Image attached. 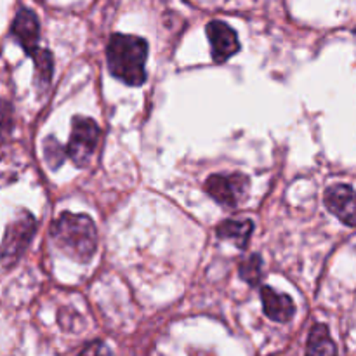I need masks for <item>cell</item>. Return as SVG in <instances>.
I'll list each match as a JSON object with an SVG mask.
<instances>
[{
	"mask_svg": "<svg viewBox=\"0 0 356 356\" xmlns=\"http://www.w3.org/2000/svg\"><path fill=\"white\" fill-rule=\"evenodd\" d=\"M51 238L76 263H89L97 250V229L89 216L63 212L51 225Z\"/></svg>",
	"mask_w": 356,
	"mask_h": 356,
	"instance_id": "obj_1",
	"label": "cell"
},
{
	"mask_svg": "<svg viewBox=\"0 0 356 356\" xmlns=\"http://www.w3.org/2000/svg\"><path fill=\"white\" fill-rule=\"evenodd\" d=\"M148 42L136 35H111L106 47L108 68L115 79L132 87L143 86L146 80Z\"/></svg>",
	"mask_w": 356,
	"mask_h": 356,
	"instance_id": "obj_2",
	"label": "cell"
},
{
	"mask_svg": "<svg viewBox=\"0 0 356 356\" xmlns=\"http://www.w3.org/2000/svg\"><path fill=\"white\" fill-rule=\"evenodd\" d=\"M99 136L101 131L92 118L80 117V115L73 117L72 136L66 146V153L76 167H83L90 162V156L97 148Z\"/></svg>",
	"mask_w": 356,
	"mask_h": 356,
	"instance_id": "obj_3",
	"label": "cell"
},
{
	"mask_svg": "<svg viewBox=\"0 0 356 356\" xmlns=\"http://www.w3.org/2000/svg\"><path fill=\"white\" fill-rule=\"evenodd\" d=\"M250 179L242 172L214 174L205 181L204 188L209 197L228 209H235L245 200L249 193Z\"/></svg>",
	"mask_w": 356,
	"mask_h": 356,
	"instance_id": "obj_4",
	"label": "cell"
},
{
	"mask_svg": "<svg viewBox=\"0 0 356 356\" xmlns=\"http://www.w3.org/2000/svg\"><path fill=\"white\" fill-rule=\"evenodd\" d=\"M35 229H37V225H35V219L30 212H23L19 218H16L7 226L2 249L3 270H9L19 259L21 254L30 245L31 238L35 235Z\"/></svg>",
	"mask_w": 356,
	"mask_h": 356,
	"instance_id": "obj_5",
	"label": "cell"
},
{
	"mask_svg": "<svg viewBox=\"0 0 356 356\" xmlns=\"http://www.w3.org/2000/svg\"><path fill=\"white\" fill-rule=\"evenodd\" d=\"M207 31L209 42L212 47V59L216 63L228 61L232 56H235L240 49L238 35L236 31L229 26L225 21H211L205 28Z\"/></svg>",
	"mask_w": 356,
	"mask_h": 356,
	"instance_id": "obj_6",
	"label": "cell"
},
{
	"mask_svg": "<svg viewBox=\"0 0 356 356\" xmlns=\"http://www.w3.org/2000/svg\"><path fill=\"white\" fill-rule=\"evenodd\" d=\"M323 202L343 225L356 226V191L348 184H334L323 195Z\"/></svg>",
	"mask_w": 356,
	"mask_h": 356,
	"instance_id": "obj_7",
	"label": "cell"
},
{
	"mask_svg": "<svg viewBox=\"0 0 356 356\" xmlns=\"http://www.w3.org/2000/svg\"><path fill=\"white\" fill-rule=\"evenodd\" d=\"M13 37L16 38L17 44L23 47V51L26 52L28 56L33 58L40 47H38V37H40V23H38L37 14L31 9H23L17 10L16 17H14L13 28Z\"/></svg>",
	"mask_w": 356,
	"mask_h": 356,
	"instance_id": "obj_8",
	"label": "cell"
},
{
	"mask_svg": "<svg viewBox=\"0 0 356 356\" xmlns=\"http://www.w3.org/2000/svg\"><path fill=\"white\" fill-rule=\"evenodd\" d=\"M261 299H263V312L270 320L278 323L291 322L296 315V305L287 294H278L271 287H261Z\"/></svg>",
	"mask_w": 356,
	"mask_h": 356,
	"instance_id": "obj_9",
	"label": "cell"
},
{
	"mask_svg": "<svg viewBox=\"0 0 356 356\" xmlns=\"http://www.w3.org/2000/svg\"><path fill=\"white\" fill-rule=\"evenodd\" d=\"M254 222L250 219H226L219 222L216 228V235L222 240H232L238 249H247L252 238Z\"/></svg>",
	"mask_w": 356,
	"mask_h": 356,
	"instance_id": "obj_10",
	"label": "cell"
},
{
	"mask_svg": "<svg viewBox=\"0 0 356 356\" xmlns=\"http://www.w3.org/2000/svg\"><path fill=\"white\" fill-rule=\"evenodd\" d=\"M308 353H320V355H334L337 353V348L334 341L330 339L329 329L325 325H315L309 332Z\"/></svg>",
	"mask_w": 356,
	"mask_h": 356,
	"instance_id": "obj_11",
	"label": "cell"
},
{
	"mask_svg": "<svg viewBox=\"0 0 356 356\" xmlns=\"http://www.w3.org/2000/svg\"><path fill=\"white\" fill-rule=\"evenodd\" d=\"M261 277H263V259L259 254H252L240 263V278L243 282L257 287L261 284Z\"/></svg>",
	"mask_w": 356,
	"mask_h": 356,
	"instance_id": "obj_12",
	"label": "cell"
},
{
	"mask_svg": "<svg viewBox=\"0 0 356 356\" xmlns=\"http://www.w3.org/2000/svg\"><path fill=\"white\" fill-rule=\"evenodd\" d=\"M35 61V76L40 86H47L52 79V72H54V61H52V54L45 49H40L37 54L33 56Z\"/></svg>",
	"mask_w": 356,
	"mask_h": 356,
	"instance_id": "obj_13",
	"label": "cell"
},
{
	"mask_svg": "<svg viewBox=\"0 0 356 356\" xmlns=\"http://www.w3.org/2000/svg\"><path fill=\"white\" fill-rule=\"evenodd\" d=\"M65 156H68V153H66V148L59 145L58 139L52 138V136L44 139V159L52 170L61 167V163L65 162Z\"/></svg>",
	"mask_w": 356,
	"mask_h": 356,
	"instance_id": "obj_14",
	"label": "cell"
}]
</instances>
